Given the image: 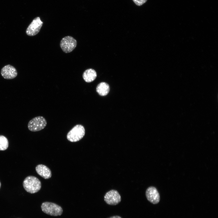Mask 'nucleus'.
I'll list each match as a JSON object with an SVG mask.
<instances>
[{
	"instance_id": "1",
	"label": "nucleus",
	"mask_w": 218,
	"mask_h": 218,
	"mask_svg": "<svg viewBox=\"0 0 218 218\" xmlns=\"http://www.w3.org/2000/svg\"><path fill=\"white\" fill-rule=\"evenodd\" d=\"M23 185L25 190L31 193L37 192L41 187V183L40 180L33 176L27 177L23 182Z\"/></svg>"
},
{
	"instance_id": "15",
	"label": "nucleus",
	"mask_w": 218,
	"mask_h": 218,
	"mask_svg": "<svg viewBox=\"0 0 218 218\" xmlns=\"http://www.w3.org/2000/svg\"><path fill=\"white\" fill-rule=\"evenodd\" d=\"M109 218H121L120 216H114Z\"/></svg>"
},
{
	"instance_id": "16",
	"label": "nucleus",
	"mask_w": 218,
	"mask_h": 218,
	"mask_svg": "<svg viewBox=\"0 0 218 218\" xmlns=\"http://www.w3.org/2000/svg\"><path fill=\"white\" fill-rule=\"evenodd\" d=\"M1 182H0V187H1Z\"/></svg>"
},
{
	"instance_id": "12",
	"label": "nucleus",
	"mask_w": 218,
	"mask_h": 218,
	"mask_svg": "<svg viewBox=\"0 0 218 218\" xmlns=\"http://www.w3.org/2000/svg\"><path fill=\"white\" fill-rule=\"evenodd\" d=\"M110 88L109 85L104 82H102L98 84L96 87V91L101 96L106 95L109 93Z\"/></svg>"
},
{
	"instance_id": "11",
	"label": "nucleus",
	"mask_w": 218,
	"mask_h": 218,
	"mask_svg": "<svg viewBox=\"0 0 218 218\" xmlns=\"http://www.w3.org/2000/svg\"><path fill=\"white\" fill-rule=\"evenodd\" d=\"M97 74L95 71L92 68L86 70L83 72L82 77L84 81L87 82H91L96 78Z\"/></svg>"
},
{
	"instance_id": "9",
	"label": "nucleus",
	"mask_w": 218,
	"mask_h": 218,
	"mask_svg": "<svg viewBox=\"0 0 218 218\" xmlns=\"http://www.w3.org/2000/svg\"><path fill=\"white\" fill-rule=\"evenodd\" d=\"M1 73L4 78L7 79H13L18 74L16 68L10 64L7 65L3 67L1 69Z\"/></svg>"
},
{
	"instance_id": "8",
	"label": "nucleus",
	"mask_w": 218,
	"mask_h": 218,
	"mask_svg": "<svg viewBox=\"0 0 218 218\" xmlns=\"http://www.w3.org/2000/svg\"><path fill=\"white\" fill-rule=\"evenodd\" d=\"M146 195L147 200L154 204H157L160 201L159 194L157 189L154 187H150L147 188Z\"/></svg>"
},
{
	"instance_id": "5",
	"label": "nucleus",
	"mask_w": 218,
	"mask_h": 218,
	"mask_svg": "<svg viewBox=\"0 0 218 218\" xmlns=\"http://www.w3.org/2000/svg\"><path fill=\"white\" fill-rule=\"evenodd\" d=\"M77 45L76 40L71 36H66L62 38L60 43V46L62 51L66 53L71 52L75 48Z\"/></svg>"
},
{
	"instance_id": "14",
	"label": "nucleus",
	"mask_w": 218,
	"mask_h": 218,
	"mask_svg": "<svg viewBox=\"0 0 218 218\" xmlns=\"http://www.w3.org/2000/svg\"><path fill=\"white\" fill-rule=\"evenodd\" d=\"M137 6H140L145 3L147 0H132Z\"/></svg>"
},
{
	"instance_id": "6",
	"label": "nucleus",
	"mask_w": 218,
	"mask_h": 218,
	"mask_svg": "<svg viewBox=\"0 0 218 218\" xmlns=\"http://www.w3.org/2000/svg\"><path fill=\"white\" fill-rule=\"evenodd\" d=\"M39 17L34 18L26 29V33L29 36H34L39 32L43 24Z\"/></svg>"
},
{
	"instance_id": "13",
	"label": "nucleus",
	"mask_w": 218,
	"mask_h": 218,
	"mask_svg": "<svg viewBox=\"0 0 218 218\" xmlns=\"http://www.w3.org/2000/svg\"><path fill=\"white\" fill-rule=\"evenodd\" d=\"M8 146V141L7 138L3 135H0V150H6Z\"/></svg>"
},
{
	"instance_id": "7",
	"label": "nucleus",
	"mask_w": 218,
	"mask_h": 218,
	"mask_svg": "<svg viewBox=\"0 0 218 218\" xmlns=\"http://www.w3.org/2000/svg\"><path fill=\"white\" fill-rule=\"evenodd\" d=\"M104 200L109 205H115L121 200V197L118 191L112 190L107 192L104 196Z\"/></svg>"
},
{
	"instance_id": "4",
	"label": "nucleus",
	"mask_w": 218,
	"mask_h": 218,
	"mask_svg": "<svg viewBox=\"0 0 218 218\" xmlns=\"http://www.w3.org/2000/svg\"><path fill=\"white\" fill-rule=\"evenodd\" d=\"M47 125V121L43 117H35L30 120L28 125V129L31 131H37L43 129Z\"/></svg>"
},
{
	"instance_id": "3",
	"label": "nucleus",
	"mask_w": 218,
	"mask_h": 218,
	"mask_svg": "<svg viewBox=\"0 0 218 218\" xmlns=\"http://www.w3.org/2000/svg\"><path fill=\"white\" fill-rule=\"evenodd\" d=\"M42 211L45 213L52 216H57L61 215L62 208L57 204L51 202L43 203L41 206Z\"/></svg>"
},
{
	"instance_id": "2",
	"label": "nucleus",
	"mask_w": 218,
	"mask_h": 218,
	"mask_svg": "<svg viewBox=\"0 0 218 218\" xmlns=\"http://www.w3.org/2000/svg\"><path fill=\"white\" fill-rule=\"evenodd\" d=\"M85 134L84 127L81 124L75 126L68 133V140L71 142H76L81 140Z\"/></svg>"
},
{
	"instance_id": "10",
	"label": "nucleus",
	"mask_w": 218,
	"mask_h": 218,
	"mask_svg": "<svg viewBox=\"0 0 218 218\" xmlns=\"http://www.w3.org/2000/svg\"><path fill=\"white\" fill-rule=\"evenodd\" d=\"M35 170L37 173L45 179H48L51 177L50 170L45 165H38L36 167Z\"/></svg>"
}]
</instances>
